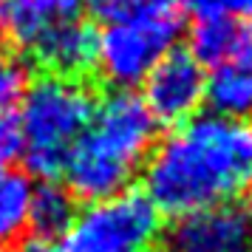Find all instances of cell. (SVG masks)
<instances>
[{
    "label": "cell",
    "instance_id": "1",
    "mask_svg": "<svg viewBox=\"0 0 252 252\" xmlns=\"http://www.w3.org/2000/svg\"><path fill=\"white\" fill-rule=\"evenodd\" d=\"M252 182V127L227 116H193L150 150L142 184L161 216H187L238 198Z\"/></svg>",
    "mask_w": 252,
    "mask_h": 252
},
{
    "label": "cell",
    "instance_id": "2",
    "mask_svg": "<svg viewBox=\"0 0 252 252\" xmlns=\"http://www.w3.org/2000/svg\"><path fill=\"white\" fill-rule=\"evenodd\" d=\"M156 130L142 96L122 88L108 94L94 105L91 122L63 167L68 193L96 201L127 190L156 145Z\"/></svg>",
    "mask_w": 252,
    "mask_h": 252
},
{
    "label": "cell",
    "instance_id": "3",
    "mask_svg": "<svg viewBox=\"0 0 252 252\" xmlns=\"http://www.w3.org/2000/svg\"><path fill=\"white\" fill-rule=\"evenodd\" d=\"M20 156L32 176L57 179L68 153L80 142L94 114V96L80 80L46 74L29 85L20 99Z\"/></svg>",
    "mask_w": 252,
    "mask_h": 252
},
{
    "label": "cell",
    "instance_id": "4",
    "mask_svg": "<svg viewBox=\"0 0 252 252\" xmlns=\"http://www.w3.org/2000/svg\"><path fill=\"white\" fill-rule=\"evenodd\" d=\"M182 34L184 14L179 0H164L130 20L108 23L96 34V71L111 85L127 91L170 54Z\"/></svg>",
    "mask_w": 252,
    "mask_h": 252
},
{
    "label": "cell",
    "instance_id": "5",
    "mask_svg": "<svg viewBox=\"0 0 252 252\" xmlns=\"http://www.w3.org/2000/svg\"><path fill=\"white\" fill-rule=\"evenodd\" d=\"M161 213L142 190H122L77 210L63 232V252H153Z\"/></svg>",
    "mask_w": 252,
    "mask_h": 252
},
{
    "label": "cell",
    "instance_id": "6",
    "mask_svg": "<svg viewBox=\"0 0 252 252\" xmlns=\"http://www.w3.org/2000/svg\"><path fill=\"white\" fill-rule=\"evenodd\" d=\"M164 252H252V195L179 216Z\"/></svg>",
    "mask_w": 252,
    "mask_h": 252
},
{
    "label": "cell",
    "instance_id": "7",
    "mask_svg": "<svg viewBox=\"0 0 252 252\" xmlns=\"http://www.w3.org/2000/svg\"><path fill=\"white\" fill-rule=\"evenodd\" d=\"M142 102L156 119V125H182L193 119L204 102L207 71L187 48H173L170 54L150 68L145 77Z\"/></svg>",
    "mask_w": 252,
    "mask_h": 252
},
{
    "label": "cell",
    "instance_id": "8",
    "mask_svg": "<svg viewBox=\"0 0 252 252\" xmlns=\"http://www.w3.org/2000/svg\"><path fill=\"white\" fill-rule=\"evenodd\" d=\"M204 99L218 116L252 119V20H241L229 51L210 65Z\"/></svg>",
    "mask_w": 252,
    "mask_h": 252
},
{
    "label": "cell",
    "instance_id": "9",
    "mask_svg": "<svg viewBox=\"0 0 252 252\" xmlns=\"http://www.w3.org/2000/svg\"><path fill=\"white\" fill-rule=\"evenodd\" d=\"M3 29L23 54L34 57L51 37L82 20V0H3Z\"/></svg>",
    "mask_w": 252,
    "mask_h": 252
},
{
    "label": "cell",
    "instance_id": "10",
    "mask_svg": "<svg viewBox=\"0 0 252 252\" xmlns=\"http://www.w3.org/2000/svg\"><path fill=\"white\" fill-rule=\"evenodd\" d=\"M77 216V204L68 187H60L54 182H43L32 193V207H29V227L37 232L40 241L63 238V232Z\"/></svg>",
    "mask_w": 252,
    "mask_h": 252
},
{
    "label": "cell",
    "instance_id": "11",
    "mask_svg": "<svg viewBox=\"0 0 252 252\" xmlns=\"http://www.w3.org/2000/svg\"><path fill=\"white\" fill-rule=\"evenodd\" d=\"M34 187L23 173L0 176V252H6L14 241L29 229V207Z\"/></svg>",
    "mask_w": 252,
    "mask_h": 252
},
{
    "label": "cell",
    "instance_id": "12",
    "mask_svg": "<svg viewBox=\"0 0 252 252\" xmlns=\"http://www.w3.org/2000/svg\"><path fill=\"white\" fill-rule=\"evenodd\" d=\"M195 20H252V0H179Z\"/></svg>",
    "mask_w": 252,
    "mask_h": 252
},
{
    "label": "cell",
    "instance_id": "13",
    "mask_svg": "<svg viewBox=\"0 0 252 252\" xmlns=\"http://www.w3.org/2000/svg\"><path fill=\"white\" fill-rule=\"evenodd\" d=\"M159 3H164V0H82V6L96 20H102L105 26L119 23V20H130V17L153 9V6H159Z\"/></svg>",
    "mask_w": 252,
    "mask_h": 252
},
{
    "label": "cell",
    "instance_id": "14",
    "mask_svg": "<svg viewBox=\"0 0 252 252\" xmlns=\"http://www.w3.org/2000/svg\"><path fill=\"white\" fill-rule=\"evenodd\" d=\"M26 94V68L6 51H0V114H9Z\"/></svg>",
    "mask_w": 252,
    "mask_h": 252
},
{
    "label": "cell",
    "instance_id": "15",
    "mask_svg": "<svg viewBox=\"0 0 252 252\" xmlns=\"http://www.w3.org/2000/svg\"><path fill=\"white\" fill-rule=\"evenodd\" d=\"M20 153V133H17V119L12 114H0V176L6 173L9 161Z\"/></svg>",
    "mask_w": 252,
    "mask_h": 252
},
{
    "label": "cell",
    "instance_id": "16",
    "mask_svg": "<svg viewBox=\"0 0 252 252\" xmlns=\"http://www.w3.org/2000/svg\"><path fill=\"white\" fill-rule=\"evenodd\" d=\"M17 252H63V250H57L51 241H40V238H34V241H26L23 247Z\"/></svg>",
    "mask_w": 252,
    "mask_h": 252
},
{
    "label": "cell",
    "instance_id": "17",
    "mask_svg": "<svg viewBox=\"0 0 252 252\" xmlns=\"http://www.w3.org/2000/svg\"><path fill=\"white\" fill-rule=\"evenodd\" d=\"M0 34H3V9H0Z\"/></svg>",
    "mask_w": 252,
    "mask_h": 252
}]
</instances>
